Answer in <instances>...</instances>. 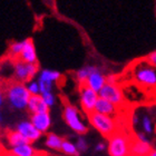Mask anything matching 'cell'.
<instances>
[{
	"label": "cell",
	"instance_id": "obj_1",
	"mask_svg": "<svg viewBox=\"0 0 156 156\" xmlns=\"http://www.w3.org/2000/svg\"><path fill=\"white\" fill-rule=\"evenodd\" d=\"M6 97L11 107L15 109H25L28 108V103L31 94L29 93L27 86H25L23 83L16 81L11 83L6 88Z\"/></svg>",
	"mask_w": 156,
	"mask_h": 156
},
{
	"label": "cell",
	"instance_id": "obj_2",
	"mask_svg": "<svg viewBox=\"0 0 156 156\" xmlns=\"http://www.w3.org/2000/svg\"><path fill=\"white\" fill-rule=\"evenodd\" d=\"M108 153L111 156H130V140L117 130L108 138Z\"/></svg>",
	"mask_w": 156,
	"mask_h": 156
},
{
	"label": "cell",
	"instance_id": "obj_3",
	"mask_svg": "<svg viewBox=\"0 0 156 156\" xmlns=\"http://www.w3.org/2000/svg\"><path fill=\"white\" fill-rule=\"evenodd\" d=\"M89 122L103 136L109 137L117 132L116 129V123L111 116L99 114L97 112H93L90 114H88Z\"/></svg>",
	"mask_w": 156,
	"mask_h": 156
},
{
	"label": "cell",
	"instance_id": "obj_4",
	"mask_svg": "<svg viewBox=\"0 0 156 156\" xmlns=\"http://www.w3.org/2000/svg\"><path fill=\"white\" fill-rule=\"evenodd\" d=\"M13 73L17 81L29 83L38 73V64H28L18 59L13 65Z\"/></svg>",
	"mask_w": 156,
	"mask_h": 156
},
{
	"label": "cell",
	"instance_id": "obj_5",
	"mask_svg": "<svg viewBox=\"0 0 156 156\" xmlns=\"http://www.w3.org/2000/svg\"><path fill=\"white\" fill-rule=\"evenodd\" d=\"M135 80L144 86H156V68L148 62L136 66L134 70Z\"/></svg>",
	"mask_w": 156,
	"mask_h": 156
},
{
	"label": "cell",
	"instance_id": "obj_6",
	"mask_svg": "<svg viewBox=\"0 0 156 156\" xmlns=\"http://www.w3.org/2000/svg\"><path fill=\"white\" fill-rule=\"evenodd\" d=\"M64 118H65L66 123L68 124V126L73 130H75L76 133L80 134V135H84V134L87 133L88 128L85 126V124L80 120L77 109L73 105L67 104L65 106V109H64Z\"/></svg>",
	"mask_w": 156,
	"mask_h": 156
},
{
	"label": "cell",
	"instance_id": "obj_7",
	"mask_svg": "<svg viewBox=\"0 0 156 156\" xmlns=\"http://www.w3.org/2000/svg\"><path fill=\"white\" fill-rule=\"evenodd\" d=\"M99 95L87 85H80V104L86 114H90L95 112V106L97 103Z\"/></svg>",
	"mask_w": 156,
	"mask_h": 156
},
{
	"label": "cell",
	"instance_id": "obj_8",
	"mask_svg": "<svg viewBox=\"0 0 156 156\" xmlns=\"http://www.w3.org/2000/svg\"><path fill=\"white\" fill-rule=\"evenodd\" d=\"M98 95L101 98H104V99H107L108 101H111L112 104H114L116 107L120 106L124 103L123 93L117 85L106 83V85L101 88V90L98 93Z\"/></svg>",
	"mask_w": 156,
	"mask_h": 156
},
{
	"label": "cell",
	"instance_id": "obj_9",
	"mask_svg": "<svg viewBox=\"0 0 156 156\" xmlns=\"http://www.w3.org/2000/svg\"><path fill=\"white\" fill-rule=\"evenodd\" d=\"M17 130L19 132L21 135L26 137V140L29 142L30 144L35 142V140H39L41 136V133L37 129L36 127L34 126L31 122H21L18 124L17 126Z\"/></svg>",
	"mask_w": 156,
	"mask_h": 156
},
{
	"label": "cell",
	"instance_id": "obj_10",
	"mask_svg": "<svg viewBox=\"0 0 156 156\" xmlns=\"http://www.w3.org/2000/svg\"><path fill=\"white\" fill-rule=\"evenodd\" d=\"M19 59L28 64H37L36 48H35L33 39L28 38L23 40V50Z\"/></svg>",
	"mask_w": 156,
	"mask_h": 156
},
{
	"label": "cell",
	"instance_id": "obj_11",
	"mask_svg": "<svg viewBox=\"0 0 156 156\" xmlns=\"http://www.w3.org/2000/svg\"><path fill=\"white\" fill-rule=\"evenodd\" d=\"M85 85H87L88 87L91 88L96 93H99L101 90V88L106 85V77L97 68L94 73H91L90 76L88 77V79L85 83Z\"/></svg>",
	"mask_w": 156,
	"mask_h": 156
},
{
	"label": "cell",
	"instance_id": "obj_12",
	"mask_svg": "<svg viewBox=\"0 0 156 156\" xmlns=\"http://www.w3.org/2000/svg\"><path fill=\"white\" fill-rule=\"evenodd\" d=\"M28 109L31 114H41V113H49L48 105L46 104L41 95H34L31 96L28 103Z\"/></svg>",
	"mask_w": 156,
	"mask_h": 156
},
{
	"label": "cell",
	"instance_id": "obj_13",
	"mask_svg": "<svg viewBox=\"0 0 156 156\" xmlns=\"http://www.w3.org/2000/svg\"><path fill=\"white\" fill-rule=\"evenodd\" d=\"M31 124L36 127L40 133H46L50 127L51 119L49 116V113H41V114H34L30 119Z\"/></svg>",
	"mask_w": 156,
	"mask_h": 156
},
{
	"label": "cell",
	"instance_id": "obj_14",
	"mask_svg": "<svg viewBox=\"0 0 156 156\" xmlns=\"http://www.w3.org/2000/svg\"><path fill=\"white\" fill-rule=\"evenodd\" d=\"M150 143H145L135 138L130 142V156H148L152 152Z\"/></svg>",
	"mask_w": 156,
	"mask_h": 156
},
{
	"label": "cell",
	"instance_id": "obj_15",
	"mask_svg": "<svg viewBox=\"0 0 156 156\" xmlns=\"http://www.w3.org/2000/svg\"><path fill=\"white\" fill-rule=\"evenodd\" d=\"M95 112L112 117L113 115L116 114V106L114 104H112L111 101H108L107 99L99 97L97 103H96V106H95Z\"/></svg>",
	"mask_w": 156,
	"mask_h": 156
},
{
	"label": "cell",
	"instance_id": "obj_16",
	"mask_svg": "<svg viewBox=\"0 0 156 156\" xmlns=\"http://www.w3.org/2000/svg\"><path fill=\"white\" fill-rule=\"evenodd\" d=\"M7 140H8V144L11 146V148L17 146H21V145H25V144H30L26 140V137L21 135L18 130L8 132V134H7Z\"/></svg>",
	"mask_w": 156,
	"mask_h": 156
},
{
	"label": "cell",
	"instance_id": "obj_17",
	"mask_svg": "<svg viewBox=\"0 0 156 156\" xmlns=\"http://www.w3.org/2000/svg\"><path fill=\"white\" fill-rule=\"evenodd\" d=\"M62 77V74L57 70H50V69H44L39 74V79L38 80H44V81H49V83H55V81L59 80Z\"/></svg>",
	"mask_w": 156,
	"mask_h": 156
},
{
	"label": "cell",
	"instance_id": "obj_18",
	"mask_svg": "<svg viewBox=\"0 0 156 156\" xmlns=\"http://www.w3.org/2000/svg\"><path fill=\"white\" fill-rule=\"evenodd\" d=\"M10 151L16 156H34L37 152L30 144H25V145H21V146L13 147Z\"/></svg>",
	"mask_w": 156,
	"mask_h": 156
},
{
	"label": "cell",
	"instance_id": "obj_19",
	"mask_svg": "<svg viewBox=\"0 0 156 156\" xmlns=\"http://www.w3.org/2000/svg\"><path fill=\"white\" fill-rule=\"evenodd\" d=\"M96 69H97V67H95V66H86V67L80 68L76 73V77H77L78 83L80 85H84L86 83V80L88 79V77L90 76L91 73H94Z\"/></svg>",
	"mask_w": 156,
	"mask_h": 156
},
{
	"label": "cell",
	"instance_id": "obj_20",
	"mask_svg": "<svg viewBox=\"0 0 156 156\" xmlns=\"http://www.w3.org/2000/svg\"><path fill=\"white\" fill-rule=\"evenodd\" d=\"M23 50V41H15L9 47V56L13 59H18L21 56V52Z\"/></svg>",
	"mask_w": 156,
	"mask_h": 156
},
{
	"label": "cell",
	"instance_id": "obj_21",
	"mask_svg": "<svg viewBox=\"0 0 156 156\" xmlns=\"http://www.w3.org/2000/svg\"><path fill=\"white\" fill-rule=\"evenodd\" d=\"M64 140L55 134H49L46 140V145L51 150H62V145Z\"/></svg>",
	"mask_w": 156,
	"mask_h": 156
},
{
	"label": "cell",
	"instance_id": "obj_22",
	"mask_svg": "<svg viewBox=\"0 0 156 156\" xmlns=\"http://www.w3.org/2000/svg\"><path fill=\"white\" fill-rule=\"evenodd\" d=\"M62 151L67 155L70 156H78L79 155V151L77 150L75 144L70 143L69 140H64L62 145Z\"/></svg>",
	"mask_w": 156,
	"mask_h": 156
},
{
	"label": "cell",
	"instance_id": "obj_23",
	"mask_svg": "<svg viewBox=\"0 0 156 156\" xmlns=\"http://www.w3.org/2000/svg\"><path fill=\"white\" fill-rule=\"evenodd\" d=\"M27 88H28L29 93L31 94V96H34V95H40V87H39L38 81H29L28 85H27Z\"/></svg>",
	"mask_w": 156,
	"mask_h": 156
},
{
	"label": "cell",
	"instance_id": "obj_24",
	"mask_svg": "<svg viewBox=\"0 0 156 156\" xmlns=\"http://www.w3.org/2000/svg\"><path fill=\"white\" fill-rule=\"evenodd\" d=\"M39 87H40V95L46 94V93H51L52 89V83L44 80H38Z\"/></svg>",
	"mask_w": 156,
	"mask_h": 156
},
{
	"label": "cell",
	"instance_id": "obj_25",
	"mask_svg": "<svg viewBox=\"0 0 156 156\" xmlns=\"http://www.w3.org/2000/svg\"><path fill=\"white\" fill-rule=\"evenodd\" d=\"M143 128L145 130V133L147 134H151L153 132V126H152V122H151L150 117L147 116H144L143 117Z\"/></svg>",
	"mask_w": 156,
	"mask_h": 156
},
{
	"label": "cell",
	"instance_id": "obj_26",
	"mask_svg": "<svg viewBox=\"0 0 156 156\" xmlns=\"http://www.w3.org/2000/svg\"><path fill=\"white\" fill-rule=\"evenodd\" d=\"M76 147H77V150L79 151V152H85V151H87L88 148V145H87V142L85 140L84 137H79L77 140V142H76Z\"/></svg>",
	"mask_w": 156,
	"mask_h": 156
},
{
	"label": "cell",
	"instance_id": "obj_27",
	"mask_svg": "<svg viewBox=\"0 0 156 156\" xmlns=\"http://www.w3.org/2000/svg\"><path fill=\"white\" fill-rule=\"evenodd\" d=\"M42 98H44V101L47 105H48V107H51L54 106L55 104V96L51 94V93H46V94H42L41 95Z\"/></svg>",
	"mask_w": 156,
	"mask_h": 156
},
{
	"label": "cell",
	"instance_id": "obj_28",
	"mask_svg": "<svg viewBox=\"0 0 156 156\" xmlns=\"http://www.w3.org/2000/svg\"><path fill=\"white\" fill-rule=\"evenodd\" d=\"M146 62L150 64V65H152L153 67H155L156 68V50L153 52H151L150 55L147 56L146 58Z\"/></svg>",
	"mask_w": 156,
	"mask_h": 156
},
{
	"label": "cell",
	"instance_id": "obj_29",
	"mask_svg": "<svg viewBox=\"0 0 156 156\" xmlns=\"http://www.w3.org/2000/svg\"><path fill=\"white\" fill-rule=\"evenodd\" d=\"M106 83H107V84L116 85V76L115 75H108L107 77H106Z\"/></svg>",
	"mask_w": 156,
	"mask_h": 156
},
{
	"label": "cell",
	"instance_id": "obj_30",
	"mask_svg": "<svg viewBox=\"0 0 156 156\" xmlns=\"http://www.w3.org/2000/svg\"><path fill=\"white\" fill-rule=\"evenodd\" d=\"M136 138H137V140H142V142H145V143H150V140H147V137L145 136L143 133H137L136 134Z\"/></svg>",
	"mask_w": 156,
	"mask_h": 156
},
{
	"label": "cell",
	"instance_id": "obj_31",
	"mask_svg": "<svg viewBox=\"0 0 156 156\" xmlns=\"http://www.w3.org/2000/svg\"><path fill=\"white\" fill-rule=\"evenodd\" d=\"M105 144L104 143H98L97 145H96V147H95V151L96 152H103V151L105 150Z\"/></svg>",
	"mask_w": 156,
	"mask_h": 156
},
{
	"label": "cell",
	"instance_id": "obj_32",
	"mask_svg": "<svg viewBox=\"0 0 156 156\" xmlns=\"http://www.w3.org/2000/svg\"><path fill=\"white\" fill-rule=\"evenodd\" d=\"M2 156H16L11 151H5L2 153Z\"/></svg>",
	"mask_w": 156,
	"mask_h": 156
},
{
	"label": "cell",
	"instance_id": "obj_33",
	"mask_svg": "<svg viewBox=\"0 0 156 156\" xmlns=\"http://www.w3.org/2000/svg\"><path fill=\"white\" fill-rule=\"evenodd\" d=\"M34 156H46V153L45 152H36V154Z\"/></svg>",
	"mask_w": 156,
	"mask_h": 156
},
{
	"label": "cell",
	"instance_id": "obj_34",
	"mask_svg": "<svg viewBox=\"0 0 156 156\" xmlns=\"http://www.w3.org/2000/svg\"><path fill=\"white\" fill-rule=\"evenodd\" d=\"M148 156H156V150H152V152H151Z\"/></svg>",
	"mask_w": 156,
	"mask_h": 156
},
{
	"label": "cell",
	"instance_id": "obj_35",
	"mask_svg": "<svg viewBox=\"0 0 156 156\" xmlns=\"http://www.w3.org/2000/svg\"><path fill=\"white\" fill-rule=\"evenodd\" d=\"M136 123H138V118H137V117H134V124H136Z\"/></svg>",
	"mask_w": 156,
	"mask_h": 156
}]
</instances>
